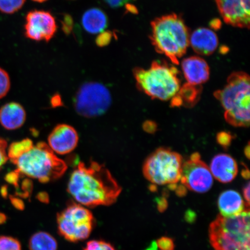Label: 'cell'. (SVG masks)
<instances>
[{
  "label": "cell",
  "mask_w": 250,
  "mask_h": 250,
  "mask_svg": "<svg viewBox=\"0 0 250 250\" xmlns=\"http://www.w3.org/2000/svg\"><path fill=\"white\" fill-rule=\"evenodd\" d=\"M67 191L80 205L94 208L114 204L122 189L107 167L91 161L88 165L78 164L71 174Z\"/></svg>",
  "instance_id": "cell-1"
},
{
  "label": "cell",
  "mask_w": 250,
  "mask_h": 250,
  "mask_svg": "<svg viewBox=\"0 0 250 250\" xmlns=\"http://www.w3.org/2000/svg\"><path fill=\"white\" fill-rule=\"evenodd\" d=\"M150 39L156 52L178 65L189 45L190 34L183 19L177 14H170L152 21Z\"/></svg>",
  "instance_id": "cell-2"
},
{
  "label": "cell",
  "mask_w": 250,
  "mask_h": 250,
  "mask_svg": "<svg viewBox=\"0 0 250 250\" xmlns=\"http://www.w3.org/2000/svg\"><path fill=\"white\" fill-rule=\"evenodd\" d=\"M250 83L249 75L239 71L230 75L224 88L214 95L224 109V118L228 124L239 127L250 125Z\"/></svg>",
  "instance_id": "cell-3"
},
{
  "label": "cell",
  "mask_w": 250,
  "mask_h": 250,
  "mask_svg": "<svg viewBox=\"0 0 250 250\" xmlns=\"http://www.w3.org/2000/svg\"><path fill=\"white\" fill-rule=\"evenodd\" d=\"M12 163L21 175L42 183L59 179L67 169L65 162L58 158L43 142L33 145Z\"/></svg>",
  "instance_id": "cell-4"
},
{
  "label": "cell",
  "mask_w": 250,
  "mask_h": 250,
  "mask_svg": "<svg viewBox=\"0 0 250 250\" xmlns=\"http://www.w3.org/2000/svg\"><path fill=\"white\" fill-rule=\"evenodd\" d=\"M133 74L137 87L152 99L169 101L181 87L179 71L166 62H153L147 69L134 68Z\"/></svg>",
  "instance_id": "cell-5"
},
{
  "label": "cell",
  "mask_w": 250,
  "mask_h": 250,
  "mask_svg": "<svg viewBox=\"0 0 250 250\" xmlns=\"http://www.w3.org/2000/svg\"><path fill=\"white\" fill-rule=\"evenodd\" d=\"M249 209L232 217L219 215L209 227L215 250H250Z\"/></svg>",
  "instance_id": "cell-6"
},
{
  "label": "cell",
  "mask_w": 250,
  "mask_h": 250,
  "mask_svg": "<svg viewBox=\"0 0 250 250\" xmlns=\"http://www.w3.org/2000/svg\"><path fill=\"white\" fill-rule=\"evenodd\" d=\"M183 164V159L179 153L168 148H158L145 162L144 176L155 185H176L180 181Z\"/></svg>",
  "instance_id": "cell-7"
},
{
  "label": "cell",
  "mask_w": 250,
  "mask_h": 250,
  "mask_svg": "<svg viewBox=\"0 0 250 250\" xmlns=\"http://www.w3.org/2000/svg\"><path fill=\"white\" fill-rule=\"evenodd\" d=\"M59 234L65 240L77 242L85 240L92 232L95 218L83 206L71 202L57 214Z\"/></svg>",
  "instance_id": "cell-8"
},
{
  "label": "cell",
  "mask_w": 250,
  "mask_h": 250,
  "mask_svg": "<svg viewBox=\"0 0 250 250\" xmlns=\"http://www.w3.org/2000/svg\"><path fill=\"white\" fill-rule=\"evenodd\" d=\"M110 92L103 84L88 82L81 85L75 95L74 107L80 116L92 118L102 116L110 107Z\"/></svg>",
  "instance_id": "cell-9"
},
{
  "label": "cell",
  "mask_w": 250,
  "mask_h": 250,
  "mask_svg": "<svg viewBox=\"0 0 250 250\" xmlns=\"http://www.w3.org/2000/svg\"><path fill=\"white\" fill-rule=\"evenodd\" d=\"M180 182L187 189L197 193L207 192L211 188L213 177L199 153H193L183 162Z\"/></svg>",
  "instance_id": "cell-10"
},
{
  "label": "cell",
  "mask_w": 250,
  "mask_h": 250,
  "mask_svg": "<svg viewBox=\"0 0 250 250\" xmlns=\"http://www.w3.org/2000/svg\"><path fill=\"white\" fill-rule=\"evenodd\" d=\"M58 30L55 19L50 12L33 10L26 15L24 35L36 42H48L54 37Z\"/></svg>",
  "instance_id": "cell-11"
},
{
  "label": "cell",
  "mask_w": 250,
  "mask_h": 250,
  "mask_svg": "<svg viewBox=\"0 0 250 250\" xmlns=\"http://www.w3.org/2000/svg\"><path fill=\"white\" fill-rule=\"evenodd\" d=\"M219 12L227 24L249 29L250 0H215Z\"/></svg>",
  "instance_id": "cell-12"
},
{
  "label": "cell",
  "mask_w": 250,
  "mask_h": 250,
  "mask_svg": "<svg viewBox=\"0 0 250 250\" xmlns=\"http://www.w3.org/2000/svg\"><path fill=\"white\" fill-rule=\"evenodd\" d=\"M79 136L75 128L67 124H59L49 134L48 144L55 154L66 155L77 147Z\"/></svg>",
  "instance_id": "cell-13"
},
{
  "label": "cell",
  "mask_w": 250,
  "mask_h": 250,
  "mask_svg": "<svg viewBox=\"0 0 250 250\" xmlns=\"http://www.w3.org/2000/svg\"><path fill=\"white\" fill-rule=\"evenodd\" d=\"M181 67L188 83L201 86L210 78V68L204 59L199 56L184 59Z\"/></svg>",
  "instance_id": "cell-14"
},
{
  "label": "cell",
  "mask_w": 250,
  "mask_h": 250,
  "mask_svg": "<svg viewBox=\"0 0 250 250\" xmlns=\"http://www.w3.org/2000/svg\"><path fill=\"white\" fill-rule=\"evenodd\" d=\"M209 168L212 177L223 183L232 182L238 173V165L235 159L226 154L215 155Z\"/></svg>",
  "instance_id": "cell-15"
},
{
  "label": "cell",
  "mask_w": 250,
  "mask_h": 250,
  "mask_svg": "<svg viewBox=\"0 0 250 250\" xmlns=\"http://www.w3.org/2000/svg\"><path fill=\"white\" fill-rule=\"evenodd\" d=\"M189 44L196 54L209 56L217 49L218 39L213 31L207 28H199L190 36Z\"/></svg>",
  "instance_id": "cell-16"
},
{
  "label": "cell",
  "mask_w": 250,
  "mask_h": 250,
  "mask_svg": "<svg viewBox=\"0 0 250 250\" xmlns=\"http://www.w3.org/2000/svg\"><path fill=\"white\" fill-rule=\"evenodd\" d=\"M218 206L220 215L227 217L239 215L249 209V206L244 201L243 197L234 190L222 192L218 199Z\"/></svg>",
  "instance_id": "cell-17"
},
{
  "label": "cell",
  "mask_w": 250,
  "mask_h": 250,
  "mask_svg": "<svg viewBox=\"0 0 250 250\" xmlns=\"http://www.w3.org/2000/svg\"><path fill=\"white\" fill-rule=\"evenodd\" d=\"M26 113L23 106L11 102L0 108V124L5 129L17 130L22 126L26 121Z\"/></svg>",
  "instance_id": "cell-18"
},
{
  "label": "cell",
  "mask_w": 250,
  "mask_h": 250,
  "mask_svg": "<svg viewBox=\"0 0 250 250\" xmlns=\"http://www.w3.org/2000/svg\"><path fill=\"white\" fill-rule=\"evenodd\" d=\"M81 23L86 32L97 34L103 32L107 27L108 20L107 15L101 9L92 8L84 12Z\"/></svg>",
  "instance_id": "cell-19"
},
{
  "label": "cell",
  "mask_w": 250,
  "mask_h": 250,
  "mask_svg": "<svg viewBox=\"0 0 250 250\" xmlns=\"http://www.w3.org/2000/svg\"><path fill=\"white\" fill-rule=\"evenodd\" d=\"M201 86L191 84H184L181 86L179 92L171 99L172 107H180L181 105L192 106L198 102L201 94Z\"/></svg>",
  "instance_id": "cell-20"
},
{
  "label": "cell",
  "mask_w": 250,
  "mask_h": 250,
  "mask_svg": "<svg viewBox=\"0 0 250 250\" xmlns=\"http://www.w3.org/2000/svg\"><path fill=\"white\" fill-rule=\"evenodd\" d=\"M29 248L30 250H57L58 243L51 234L41 231L30 237Z\"/></svg>",
  "instance_id": "cell-21"
},
{
  "label": "cell",
  "mask_w": 250,
  "mask_h": 250,
  "mask_svg": "<svg viewBox=\"0 0 250 250\" xmlns=\"http://www.w3.org/2000/svg\"><path fill=\"white\" fill-rule=\"evenodd\" d=\"M33 145V142L29 139H23L20 142L12 143L7 150L8 159L12 163L19 156L30 148Z\"/></svg>",
  "instance_id": "cell-22"
},
{
  "label": "cell",
  "mask_w": 250,
  "mask_h": 250,
  "mask_svg": "<svg viewBox=\"0 0 250 250\" xmlns=\"http://www.w3.org/2000/svg\"><path fill=\"white\" fill-rule=\"evenodd\" d=\"M26 0H0V11L12 14L23 7Z\"/></svg>",
  "instance_id": "cell-23"
},
{
  "label": "cell",
  "mask_w": 250,
  "mask_h": 250,
  "mask_svg": "<svg viewBox=\"0 0 250 250\" xmlns=\"http://www.w3.org/2000/svg\"><path fill=\"white\" fill-rule=\"evenodd\" d=\"M0 250H21V244L15 237L0 236Z\"/></svg>",
  "instance_id": "cell-24"
},
{
  "label": "cell",
  "mask_w": 250,
  "mask_h": 250,
  "mask_svg": "<svg viewBox=\"0 0 250 250\" xmlns=\"http://www.w3.org/2000/svg\"><path fill=\"white\" fill-rule=\"evenodd\" d=\"M10 87V78L7 72L0 67V99L7 95Z\"/></svg>",
  "instance_id": "cell-25"
},
{
  "label": "cell",
  "mask_w": 250,
  "mask_h": 250,
  "mask_svg": "<svg viewBox=\"0 0 250 250\" xmlns=\"http://www.w3.org/2000/svg\"><path fill=\"white\" fill-rule=\"evenodd\" d=\"M83 250H116L110 243L103 240H90L87 242Z\"/></svg>",
  "instance_id": "cell-26"
},
{
  "label": "cell",
  "mask_w": 250,
  "mask_h": 250,
  "mask_svg": "<svg viewBox=\"0 0 250 250\" xmlns=\"http://www.w3.org/2000/svg\"><path fill=\"white\" fill-rule=\"evenodd\" d=\"M112 33L111 31H103L99 34V35L96 39L97 45L100 47L107 46L111 42L112 39Z\"/></svg>",
  "instance_id": "cell-27"
},
{
  "label": "cell",
  "mask_w": 250,
  "mask_h": 250,
  "mask_svg": "<svg viewBox=\"0 0 250 250\" xmlns=\"http://www.w3.org/2000/svg\"><path fill=\"white\" fill-rule=\"evenodd\" d=\"M158 250H174V243L173 239L168 237H162L157 242Z\"/></svg>",
  "instance_id": "cell-28"
},
{
  "label": "cell",
  "mask_w": 250,
  "mask_h": 250,
  "mask_svg": "<svg viewBox=\"0 0 250 250\" xmlns=\"http://www.w3.org/2000/svg\"><path fill=\"white\" fill-rule=\"evenodd\" d=\"M7 146L6 140L0 137V170L8 160Z\"/></svg>",
  "instance_id": "cell-29"
},
{
  "label": "cell",
  "mask_w": 250,
  "mask_h": 250,
  "mask_svg": "<svg viewBox=\"0 0 250 250\" xmlns=\"http://www.w3.org/2000/svg\"><path fill=\"white\" fill-rule=\"evenodd\" d=\"M217 140L219 145L227 148L232 143V134L226 132H221L217 134Z\"/></svg>",
  "instance_id": "cell-30"
},
{
  "label": "cell",
  "mask_w": 250,
  "mask_h": 250,
  "mask_svg": "<svg viewBox=\"0 0 250 250\" xmlns=\"http://www.w3.org/2000/svg\"><path fill=\"white\" fill-rule=\"evenodd\" d=\"M132 0H103L105 4H107L109 7L112 8H117L123 7Z\"/></svg>",
  "instance_id": "cell-31"
},
{
  "label": "cell",
  "mask_w": 250,
  "mask_h": 250,
  "mask_svg": "<svg viewBox=\"0 0 250 250\" xmlns=\"http://www.w3.org/2000/svg\"><path fill=\"white\" fill-rule=\"evenodd\" d=\"M73 21L69 15H65L62 22V30L65 33H70L73 27Z\"/></svg>",
  "instance_id": "cell-32"
},
{
  "label": "cell",
  "mask_w": 250,
  "mask_h": 250,
  "mask_svg": "<svg viewBox=\"0 0 250 250\" xmlns=\"http://www.w3.org/2000/svg\"><path fill=\"white\" fill-rule=\"evenodd\" d=\"M9 198H10L12 204L16 208L18 209V210H23L24 205L22 200L14 196H10Z\"/></svg>",
  "instance_id": "cell-33"
},
{
  "label": "cell",
  "mask_w": 250,
  "mask_h": 250,
  "mask_svg": "<svg viewBox=\"0 0 250 250\" xmlns=\"http://www.w3.org/2000/svg\"><path fill=\"white\" fill-rule=\"evenodd\" d=\"M144 129L148 133H154L156 130V125L154 122H146L144 125Z\"/></svg>",
  "instance_id": "cell-34"
},
{
  "label": "cell",
  "mask_w": 250,
  "mask_h": 250,
  "mask_svg": "<svg viewBox=\"0 0 250 250\" xmlns=\"http://www.w3.org/2000/svg\"><path fill=\"white\" fill-rule=\"evenodd\" d=\"M250 183L249 182L243 189L244 199L249 206L250 204Z\"/></svg>",
  "instance_id": "cell-35"
},
{
  "label": "cell",
  "mask_w": 250,
  "mask_h": 250,
  "mask_svg": "<svg viewBox=\"0 0 250 250\" xmlns=\"http://www.w3.org/2000/svg\"><path fill=\"white\" fill-rule=\"evenodd\" d=\"M167 199L162 198L158 200V208L159 210L162 212L167 208Z\"/></svg>",
  "instance_id": "cell-36"
},
{
  "label": "cell",
  "mask_w": 250,
  "mask_h": 250,
  "mask_svg": "<svg viewBox=\"0 0 250 250\" xmlns=\"http://www.w3.org/2000/svg\"><path fill=\"white\" fill-rule=\"evenodd\" d=\"M37 198H38L41 202L43 203H48L49 202V197L46 193L42 192L39 193L38 196H37Z\"/></svg>",
  "instance_id": "cell-37"
},
{
  "label": "cell",
  "mask_w": 250,
  "mask_h": 250,
  "mask_svg": "<svg viewBox=\"0 0 250 250\" xmlns=\"http://www.w3.org/2000/svg\"><path fill=\"white\" fill-rule=\"evenodd\" d=\"M145 250H158L157 244L156 242L153 241L150 245Z\"/></svg>",
  "instance_id": "cell-38"
},
{
  "label": "cell",
  "mask_w": 250,
  "mask_h": 250,
  "mask_svg": "<svg viewBox=\"0 0 250 250\" xmlns=\"http://www.w3.org/2000/svg\"><path fill=\"white\" fill-rule=\"evenodd\" d=\"M7 220V217L3 212H0V225L4 224Z\"/></svg>",
  "instance_id": "cell-39"
},
{
  "label": "cell",
  "mask_w": 250,
  "mask_h": 250,
  "mask_svg": "<svg viewBox=\"0 0 250 250\" xmlns=\"http://www.w3.org/2000/svg\"><path fill=\"white\" fill-rule=\"evenodd\" d=\"M242 176L245 178V179H249L250 176L249 170L248 168L245 167L243 169L242 173Z\"/></svg>",
  "instance_id": "cell-40"
},
{
  "label": "cell",
  "mask_w": 250,
  "mask_h": 250,
  "mask_svg": "<svg viewBox=\"0 0 250 250\" xmlns=\"http://www.w3.org/2000/svg\"><path fill=\"white\" fill-rule=\"evenodd\" d=\"M250 145L248 144V146H246L245 149V154L246 156V157L248 159L250 158Z\"/></svg>",
  "instance_id": "cell-41"
},
{
  "label": "cell",
  "mask_w": 250,
  "mask_h": 250,
  "mask_svg": "<svg viewBox=\"0 0 250 250\" xmlns=\"http://www.w3.org/2000/svg\"><path fill=\"white\" fill-rule=\"evenodd\" d=\"M32 1L37 2H43L47 1V0H32Z\"/></svg>",
  "instance_id": "cell-42"
}]
</instances>
